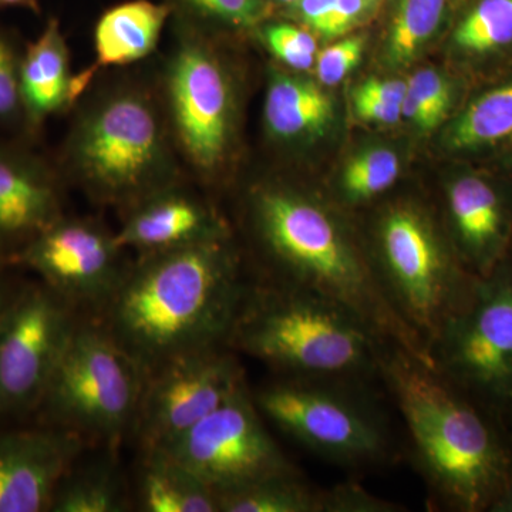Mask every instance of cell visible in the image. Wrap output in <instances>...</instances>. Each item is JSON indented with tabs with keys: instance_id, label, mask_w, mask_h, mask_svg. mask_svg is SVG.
Here are the masks:
<instances>
[{
	"instance_id": "6da1fadb",
	"label": "cell",
	"mask_w": 512,
	"mask_h": 512,
	"mask_svg": "<svg viewBox=\"0 0 512 512\" xmlns=\"http://www.w3.org/2000/svg\"><path fill=\"white\" fill-rule=\"evenodd\" d=\"M248 284L227 238L141 255L99 312L111 338L146 372L228 346Z\"/></svg>"
},
{
	"instance_id": "7a4b0ae2",
	"label": "cell",
	"mask_w": 512,
	"mask_h": 512,
	"mask_svg": "<svg viewBox=\"0 0 512 512\" xmlns=\"http://www.w3.org/2000/svg\"><path fill=\"white\" fill-rule=\"evenodd\" d=\"M379 376L434 501L451 511L493 512L510 478L512 421L399 346H386Z\"/></svg>"
},
{
	"instance_id": "3957f363",
	"label": "cell",
	"mask_w": 512,
	"mask_h": 512,
	"mask_svg": "<svg viewBox=\"0 0 512 512\" xmlns=\"http://www.w3.org/2000/svg\"><path fill=\"white\" fill-rule=\"evenodd\" d=\"M252 217L274 259L276 282L299 286L349 309L394 346L433 367L377 281L369 255L325 205L299 192L264 187L252 195Z\"/></svg>"
},
{
	"instance_id": "277c9868",
	"label": "cell",
	"mask_w": 512,
	"mask_h": 512,
	"mask_svg": "<svg viewBox=\"0 0 512 512\" xmlns=\"http://www.w3.org/2000/svg\"><path fill=\"white\" fill-rule=\"evenodd\" d=\"M392 343L365 320L323 296L282 282L248 285L228 346L279 376L366 382L379 376Z\"/></svg>"
},
{
	"instance_id": "5b68a950",
	"label": "cell",
	"mask_w": 512,
	"mask_h": 512,
	"mask_svg": "<svg viewBox=\"0 0 512 512\" xmlns=\"http://www.w3.org/2000/svg\"><path fill=\"white\" fill-rule=\"evenodd\" d=\"M372 231L373 251L367 255L377 281L430 356L448 320L470 299L478 276L467 271L450 239L413 202L387 205Z\"/></svg>"
},
{
	"instance_id": "8992f818",
	"label": "cell",
	"mask_w": 512,
	"mask_h": 512,
	"mask_svg": "<svg viewBox=\"0 0 512 512\" xmlns=\"http://www.w3.org/2000/svg\"><path fill=\"white\" fill-rule=\"evenodd\" d=\"M144 380L99 319H80L37 412L46 426L117 451L133 433Z\"/></svg>"
},
{
	"instance_id": "52a82bcc",
	"label": "cell",
	"mask_w": 512,
	"mask_h": 512,
	"mask_svg": "<svg viewBox=\"0 0 512 512\" xmlns=\"http://www.w3.org/2000/svg\"><path fill=\"white\" fill-rule=\"evenodd\" d=\"M359 380L288 377L261 387L256 406L302 446L342 466L365 467L390 456L389 430Z\"/></svg>"
},
{
	"instance_id": "ba28073f",
	"label": "cell",
	"mask_w": 512,
	"mask_h": 512,
	"mask_svg": "<svg viewBox=\"0 0 512 512\" xmlns=\"http://www.w3.org/2000/svg\"><path fill=\"white\" fill-rule=\"evenodd\" d=\"M74 170L101 201L134 205L165 188L163 131L146 97L120 93L97 106L72 140Z\"/></svg>"
},
{
	"instance_id": "9c48e42d",
	"label": "cell",
	"mask_w": 512,
	"mask_h": 512,
	"mask_svg": "<svg viewBox=\"0 0 512 512\" xmlns=\"http://www.w3.org/2000/svg\"><path fill=\"white\" fill-rule=\"evenodd\" d=\"M430 357L434 369L512 421V251L490 274L478 276Z\"/></svg>"
},
{
	"instance_id": "30bf717a",
	"label": "cell",
	"mask_w": 512,
	"mask_h": 512,
	"mask_svg": "<svg viewBox=\"0 0 512 512\" xmlns=\"http://www.w3.org/2000/svg\"><path fill=\"white\" fill-rule=\"evenodd\" d=\"M79 320L46 285L9 296L0 311V417L37 412Z\"/></svg>"
},
{
	"instance_id": "8fae6325",
	"label": "cell",
	"mask_w": 512,
	"mask_h": 512,
	"mask_svg": "<svg viewBox=\"0 0 512 512\" xmlns=\"http://www.w3.org/2000/svg\"><path fill=\"white\" fill-rule=\"evenodd\" d=\"M245 386L244 367L229 346L175 357L147 373L131 434L141 451L168 446Z\"/></svg>"
},
{
	"instance_id": "7c38bea8",
	"label": "cell",
	"mask_w": 512,
	"mask_h": 512,
	"mask_svg": "<svg viewBox=\"0 0 512 512\" xmlns=\"http://www.w3.org/2000/svg\"><path fill=\"white\" fill-rule=\"evenodd\" d=\"M160 448L217 493L295 467L266 430L248 386Z\"/></svg>"
},
{
	"instance_id": "4fadbf2b",
	"label": "cell",
	"mask_w": 512,
	"mask_h": 512,
	"mask_svg": "<svg viewBox=\"0 0 512 512\" xmlns=\"http://www.w3.org/2000/svg\"><path fill=\"white\" fill-rule=\"evenodd\" d=\"M123 251L116 235L100 225L62 217L32 239L15 262L77 311L100 312L126 272Z\"/></svg>"
},
{
	"instance_id": "5bb4252c",
	"label": "cell",
	"mask_w": 512,
	"mask_h": 512,
	"mask_svg": "<svg viewBox=\"0 0 512 512\" xmlns=\"http://www.w3.org/2000/svg\"><path fill=\"white\" fill-rule=\"evenodd\" d=\"M168 97L185 154L200 170H214L232 127L231 89L220 62L204 46L185 43L168 70Z\"/></svg>"
},
{
	"instance_id": "9a60e30c",
	"label": "cell",
	"mask_w": 512,
	"mask_h": 512,
	"mask_svg": "<svg viewBox=\"0 0 512 512\" xmlns=\"http://www.w3.org/2000/svg\"><path fill=\"white\" fill-rule=\"evenodd\" d=\"M448 239L470 274L484 276L512 251V200L490 175L464 170L446 185Z\"/></svg>"
},
{
	"instance_id": "2e32d148",
	"label": "cell",
	"mask_w": 512,
	"mask_h": 512,
	"mask_svg": "<svg viewBox=\"0 0 512 512\" xmlns=\"http://www.w3.org/2000/svg\"><path fill=\"white\" fill-rule=\"evenodd\" d=\"M87 447L57 427L0 433V512L49 511L57 484Z\"/></svg>"
},
{
	"instance_id": "e0dca14e",
	"label": "cell",
	"mask_w": 512,
	"mask_h": 512,
	"mask_svg": "<svg viewBox=\"0 0 512 512\" xmlns=\"http://www.w3.org/2000/svg\"><path fill=\"white\" fill-rule=\"evenodd\" d=\"M116 241L141 255L227 238V229L210 207L185 192H153L133 205Z\"/></svg>"
},
{
	"instance_id": "ac0fdd59",
	"label": "cell",
	"mask_w": 512,
	"mask_h": 512,
	"mask_svg": "<svg viewBox=\"0 0 512 512\" xmlns=\"http://www.w3.org/2000/svg\"><path fill=\"white\" fill-rule=\"evenodd\" d=\"M55 180L32 158L0 148V261H13L62 218Z\"/></svg>"
},
{
	"instance_id": "d6986e66",
	"label": "cell",
	"mask_w": 512,
	"mask_h": 512,
	"mask_svg": "<svg viewBox=\"0 0 512 512\" xmlns=\"http://www.w3.org/2000/svg\"><path fill=\"white\" fill-rule=\"evenodd\" d=\"M89 80L90 72L74 76L59 23L49 20L45 30L20 57L23 119L30 127L40 126L53 114L72 106Z\"/></svg>"
},
{
	"instance_id": "ffe728a7",
	"label": "cell",
	"mask_w": 512,
	"mask_h": 512,
	"mask_svg": "<svg viewBox=\"0 0 512 512\" xmlns=\"http://www.w3.org/2000/svg\"><path fill=\"white\" fill-rule=\"evenodd\" d=\"M136 498L144 512H220L217 491L163 448L141 451Z\"/></svg>"
},
{
	"instance_id": "44dd1931",
	"label": "cell",
	"mask_w": 512,
	"mask_h": 512,
	"mask_svg": "<svg viewBox=\"0 0 512 512\" xmlns=\"http://www.w3.org/2000/svg\"><path fill=\"white\" fill-rule=\"evenodd\" d=\"M82 456L74 461L57 484L49 511H130L133 497L117 463L116 451L107 448L106 454L90 460H82Z\"/></svg>"
},
{
	"instance_id": "7402d4cb",
	"label": "cell",
	"mask_w": 512,
	"mask_h": 512,
	"mask_svg": "<svg viewBox=\"0 0 512 512\" xmlns=\"http://www.w3.org/2000/svg\"><path fill=\"white\" fill-rule=\"evenodd\" d=\"M167 6L133 0L104 13L94 32L97 62L123 66L144 59L156 49L168 16Z\"/></svg>"
},
{
	"instance_id": "603a6c76",
	"label": "cell",
	"mask_w": 512,
	"mask_h": 512,
	"mask_svg": "<svg viewBox=\"0 0 512 512\" xmlns=\"http://www.w3.org/2000/svg\"><path fill=\"white\" fill-rule=\"evenodd\" d=\"M454 154H478L512 144V74L476 94L444 136Z\"/></svg>"
},
{
	"instance_id": "cb8c5ba5",
	"label": "cell",
	"mask_w": 512,
	"mask_h": 512,
	"mask_svg": "<svg viewBox=\"0 0 512 512\" xmlns=\"http://www.w3.org/2000/svg\"><path fill=\"white\" fill-rule=\"evenodd\" d=\"M333 120V101L328 94L302 77L275 74L265 100L269 133L281 140L322 134Z\"/></svg>"
},
{
	"instance_id": "d4e9b609",
	"label": "cell",
	"mask_w": 512,
	"mask_h": 512,
	"mask_svg": "<svg viewBox=\"0 0 512 512\" xmlns=\"http://www.w3.org/2000/svg\"><path fill=\"white\" fill-rule=\"evenodd\" d=\"M218 503L220 512H325V490L293 467L220 491Z\"/></svg>"
},
{
	"instance_id": "484cf974",
	"label": "cell",
	"mask_w": 512,
	"mask_h": 512,
	"mask_svg": "<svg viewBox=\"0 0 512 512\" xmlns=\"http://www.w3.org/2000/svg\"><path fill=\"white\" fill-rule=\"evenodd\" d=\"M451 45L474 66L512 59V0H476L457 23Z\"/></svg>"
},
{
	"instance_id": "4316f807",
	"label": "cell",
	"mask_w": 512,
	"mask_h": 512,
	"mask_svg": "<svg viewBox=\"0 0 512 512\" xmlns=\"http://www.w3.org/2000/svg\"><path fill=\"white\" fill-rule=\"evenodd\" d=\"M448 0H402L387 39V62L404 66L426 46L446 13Z\"/></svg>"
},
{
	"instance_id": "83f0119b",
	"label": "cell",
	"mask_w": 512,
	"mask_h": 512,
	"mask_svg": "<svg viewBox=\"0 0 512 512\" xmlns=\"http://www.w3.org/2000/svg\"><path fill=\"white\" fill-rule=\"evenodd\" d=\"M399 175V157L389 148H372L343 168L339 192L349 205L367 204L390 190Z\"/></svg>"
},
{
	"instance_id": "f1b7e54d",
	"label": "cell",
	"mask_w": 512,
	"mask_h": 512,
	"mask_svg": "<svg viewBox=\"0 0 512 512\" xmlns=\"http://www.w3.org/2000/svg\"><path fill=\"white\" fill-rule=\"evenodd\" d=\"M264 42L276 59L292 69L308 70L316 62L315 37L295 26L284 23L268 26L264 30Z\"/></svg>"
},
{
	"instance_id": "f546056e",
	"label": "cell",
	"mask_w": 512,
	"mask_h": 512,
	"mask_svg": "<svg viewBox=\"0 0 512 512\" xmlns=\"http://www.w3.org/2000/svg\"><path fill=\"white\" fill-rule=\"evenodd\" d=\"M407 89L427 107L436 119L443 123L456 103V87L448 77L434 69H421L407 83Z\"/></svg>"
},
{
	"instance_id": "4dcf8cb0",
	"label": "cell",
	"mask_w": 512,
	"mask_h": 512,
	"mask_svg": "<svg viewBox=\"0 0 512 512\" xmlns=\"http://www.w3.org/2000/svg\"><path fill=\"white\" fill-rule=\"evenodd\" d=\"M363 47L365 42L362 37H349L323 49L316 56V73L320 82L326 86L342 82L359 64Z\"/></svg>"
},
{
	"instance_id": "1f68e13d",
	"label": "cell",
	"mask_w": 512,
	"mask_h": 512,
	"mask_svg": "<svg viewBox=\"0 0 512 512\" xmlns=\"http://www.w3.org/2000/svg\"><path fill=\"white\" fill-rule=\"evenodd\" d=\"M402 507L369 493L356 483H343L325 490V512H399Z\"/></svg>"
},
{
	"instance_id": "d6a6232c",
	"label": "cell",
	"mask_w": 512,
	"mask_h": 512,
	"mask_svg": "<svg viewBox=\"0 0 512 512\" xmlns=\"http://www.w3.org/2000/svg\"><path fill=\"white\" fill-rule=\"evenodd\" d=\"M22 116L20 57L0 33V123Z\"/></svg>"
},
{
	"instance_id": "836d02e7",
	"label": "cell",
	"mask_w": 512,
	"mask_h": 512,
	"mask_svg": "<svg viewBox=\"0 0 512 512\" xmlns=\"http://www.w3.org/2000/svg\"><path fill=\"white\" fill-rule=\"evenodd\" d=\"M192 8L238 28L258 25L268 13L264 0H188Z\"/></svg>"
},
{
	"instance_id": "e575fe53",
	"label": "cell",
	"mask_w": 512,
	"mask_h": 512,
	"mask_svg": "<svg viewBox=\"0 0 512 512\" xmlns=\"http://www.w3.org/2000/svg\"><path fill=\"white\" fill-rule=\"evenodd\" d=\"M375 0H336L323 37L345 35L372 8Z\"/></svg>"
},
{
	"instance_id": "d590c367",
	"label": "cell",
	"mask_w": 512,
	"mask_h": 512,
	"mask_svg": "<svg viewBox=\"0 0 512 512\" xmlns=\"http://www.w3.org/2000/svg\"><path fill=\"white\" fill-rule=\"evenodd\" d=\"M356 116L367 123L394 124L402 120V104L372 99L362 94H352Z\"/></svg>"
},
{
	"instance_id": "8d00e7d4",
	"label": "cell",
	"mask_w": 512,
	"mask_h": 512,
	"mask_svg": "<svg viewBox=\"0 0 512 512\" xmlns=\"http://www.w3.org/2000/svg\"><path fill=\"white\" fill-rule=\"evenodd\" d=\"M407 92V83L399 79H369L360 84L356 94L372 97V99L387 101V103L402 104Z\"/></svg>"
},
{
	"instance_id": "74e56055",
	"label": "cell",
	"mask_w": 512,
	"mask_h": 512,
	"mask_svg": "<svg viewBox=\"0 0 512 512\" xmlns=\"http://www.w3.org/2000/svg\"><path fill=\"white\" fill-rule=\"evenodd\" d=\"M295 5H298L299 15L303 22L323 36L328 28L336 0H299Z\"/></svg>"
},
{
	"instance_id": "f35d334b",
	"label": "cell",
	"mask_w": 512,
	"mask_h": 512,
	"mask_svg": "<svg viewBox=\"0 0 512 512\" xmlns=\"http://www.w3.org/2000/svg\"><path fill=\"white\" fill-rule=\"evenodd\" d=\"M402 114L407 120L412 121L414 126L424 131L433 130L434 127L441 124L436 119V116L431 113L429 107L416 94L410 92L409 89H407L406 96H404L402 101Z\"/></svg>"
},
{
	"instance_id": "ab89813d",
	"label": "cell",
	"mask_w": 512,
	"mask_h": 512,
	"mask_svg": "<svg viewBox=\"0 0 512 512\" xmlns=\"http://www.w3.org/2000/svg\"><path fill=\"white\" fill-rule=\"evenodd\" d=\"M0 8H25L37 10V0H0Z\"/></svg>"
},
{
	"instance_id": "60d3db41",
	"label": "cell",
	"mask_w": 512,
	"mask_h": 512,
	"mask_svg": "<svg viewBox=\"0 0 512 512\" xmlns=\"http://www.w3.org/2000/svg\"><path fill=\"white\" fill-rule=\"evenodd\" d=\"M8 298V292H6L5 284H3L2 272H0V311H2L3 305L8 301Z\"/></svg>"
},
{
	"instance_id": "b9f144b4",
	"label": "cell",
	"mask_w": 512,
	"mask_h": 512,
	"mask_svg": "<svg viewBox=\"0 0 512 512\" xmlns=\"http://www.w3.org/2000/svg\"><path fill=\"white\" fill-rule=\"evenodd\" d=\"M505 163H507L508 170L511 171L512 174V144L510 147H507V156H505Z\"/></svg>"
},
{
	"instance_id": "7bdbcfd3",
	"label": "cell",
	"mask_w": 512,
	"mask_h": 512,
	"mask_svg": "<svg viewBox=\"0 0 512 512\" xmlns=\"http://www.w3.org/2000/svg\"><path fill=\"white\" fill-rule=\"evenodd\" d=\"M279 2H282V3H298L299 0H279Z\"/></svg>"
}]
</instances>
